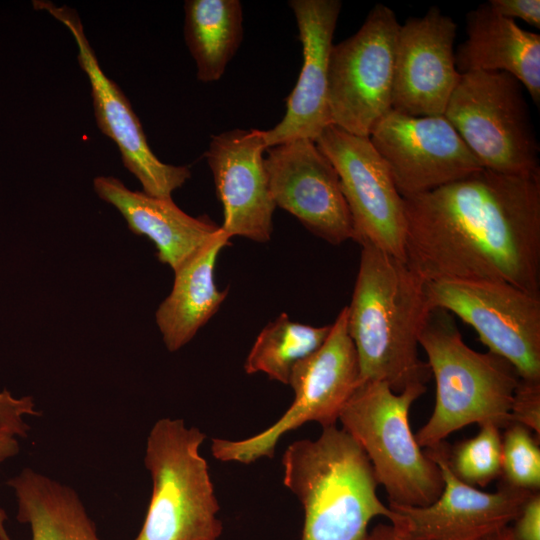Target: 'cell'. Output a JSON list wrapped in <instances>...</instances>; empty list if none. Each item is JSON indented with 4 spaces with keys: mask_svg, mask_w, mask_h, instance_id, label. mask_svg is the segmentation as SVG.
<instances>
[{
    "mask_svg": "<svg viewBox=\"0 0 540 540\" xmlns=\"http://www.w3.org/2000/svg\"><path fill=\"white\" fill-rule=\"evenodd\" d=\"M403 202L405 263L425 282L503 281L540 295V173L483 168Z\"/></svg>",
    "mask_w": 540,
    "mask_h": 540,
    "instance_id": "6da1fadb",
    "label": "cell"
},
{
    "mask_svg": "<svg viewBox=\"0 0 540 540\" xmlns=\"http://www.w3.org/2000/svg\"><path fill=\"white\" fill-rule=\"evenodd\" d=\"M426 282L408 265L370 245L361 246L347 328L359 384L383 382L395 393L431 377L419 357V335L431 311Z\"/></svg>",
    "mask_w": 540,
    "mask_h": 540,
    "instance_id": "7a4b0ae2",
    "label": "cell"
},
{
    "mask_svg": "<svg viewBox=\"0 0 540 540\" xmlns=\"http://www.w3.org/2000/svg\"><path fill=\"white\" fill-rule=\"evenodd\" d=\"M282 465L284 484L304 508L301 540H364L373 518L394 517L377 496L366 454L336 425L323 428L316 440L292 443Z\"/></svg>",
    "mask_w": 540,
    "mask_h": 540,
    "instance_id": "3957f363",
    "label": "cell"
},
{
    "mask_svg": "<svg viewBox=\"0 0 540 540\" xmlns=\"http://www.w3.org/2000/svg\"><path fill=\"white\" fill-rule=\"evenodd\" d=\"M436 382L429 420L415 435L421 448L444 442L470 424L510 425V408L520 376L514 366L490 351L481 353L463 340L450 312L433 308L419 335Z\"/></svg>",
    "mask_w": 540,
    "mask_h": 540,
    "instance_id": "277c9868",
    "label": "cell"
},
{
    "mask_svg": "<svg viewBox=\"0 0 540 540\" xmlns=\"http://www.w3.org/2000/svg\"><path fill=\"white\" fill-rule=\"evenodd\" d=\"M425 392L424 384L395 393L383 382L361 383L339 415L342 429L369 459L389 503L426 506L444 487L439 467L422 451L410 427L411 405Z\"/></svg>",
    "mask_w": 540,
    "mask_h": 540,
    "instance_id": "5b68a950",
    "label": "cell"
},
{
    "mask_svg": "<svg viewBox=\"0 0 540 540\" xmlns=\"http://www.w3.org/2000/svg\"><path fill=\"white\" fill-rule=\"evenodd\" d=\"M204 439L205 434L187 428L181 419L163 418L154 424L144 459L152 495L134 540L219 539V504L207 462L199 453Z\"/></svg>",
    "mask_w": 540,
    "mask_h": 540,
    "instance_id": "8992f818",
    "label": "cell"
},
{
    "mask_svg": "<svg viewBox=\"0 0 540 540\" xmlns=\"http://www.w3.org/2000/svg\"><path fill=\"white\" fill-rule=\"evenodd\" d=\"M522 84L503 71L461 74L443 116L484 169L540 173L539 143Z\"/></svg>",
    "mask_w": 540,
    "mask_h": 540,
    "instance_id": "52a82bcc",
    "label": "cell"
},
{
    "mask_svg": "<svg viewBox=\"0 0 540 540\" xmlns=\"http://www.w3.org/2000/svg\"><path fill=\"white\" fill-rule=\"evenodd\" d=\"M331 325L325 342L294 366L288 384L294 400L286 413L253 437L237 441L213 439L215 458L249 464L273 457L278 440L306 422H317L322 428L336 425L342 408L359 385V365L348 333L347 306Z\"/></svg>",
    "mask_w": 540,
    "mask_h": 540,
    "instance_id": "ba28073f",
    "label": "cell"
},
{
    "mask_svg": "<svg viewBox=\"0 0 540 540\" xmlns=\"http://www.w3.org/2000/svg\"><path fill=\"white\" fill-rule=\"evenodd\" d=\"M399 27L394 11L376 4L355 34L333 44L327 89L331 125L369 137L375 123L392 109Z\"/></svg>",
    "mask_w": 540,
    "mask_h": 540,
    "instance_id": "9c48e42d",
    "label": "cell"
},
{
    "mask_svg": "<svg viewBox=\"0 0 540 540\" xmlns=\"http://www.w3.org/2000/svg\"><path fill=\"white\" fill-rule=\"evenodd\" d=\"M425 289L431 309L455 314L521 379L540 381V295L491 280H440Z\"/></svg>",
    "mask_w": 540,
    "mask_h": 540,
    "instance_id": "30bf717a",
    "label": "cell"
},
{
    "mask_svg": "<svg viewBox=\"0 0 540 540\" xmlns=\"http://www.w3.org/2000/svg\"><path fill=\"white\" fill-rule=\"evenodd\" d=\"M315 143L338 174L352 219V240L405 262L403 197L369 137L329 125Z\"/></svg>",
    "mask_w": 540,
    "mask_h": 540,
    "instance_id": "8fae6325",
    "label": "cell"
},
{
    "mask_svg": "<svg viewBox=\"0 0 540 540\" xmlns=\"http://www.w3.org/2000/svg\"><path fill=\"white\" fill-rule=\"evenodd\" d=\"M369 139L402 197L436 189L483 169L443 115L413 117L391 109L375 123Z\"/></svg>",
    "mask_w": 540,
    "mask_h": 540,
    "instance_id": "7c38bea8",
    "label": "cell"
},
{
    "mask_svg": "<svg viewBox=\"0 0 540 540\" xmlns=\"http://www.w3.org/2000/svg\"><path fill=\"white\" fill-rule=\"evenodd\" d=\"M33 3L36 9L46 10L72 34L78 47L79 64L90 82L97 125L116 143L124 166L138 179L145 194L172 198L173 192L191 177L190 169L166 164L152 152L130 102L101 69L77 13L48 1Z\"/></svg>",
    "mask_w": 540,
    "mask_h": 540,
    "instance_id": "4fadbf2b",
    "label": "cell"
},
{
    "mask_svg": "<svg viewBox=\"0 0 540 540\" xmlns=\"http://www.w3.org/2000/svg\"><path fill=\"white\" fill-rule=\"evenodd\" d=\"M446 447L442 442L425 450L442 473L444 487L439 497L426 506L389 503L394 512L390 524L415 540H481L511 525L534 492L501 482L497 491L484 492L460 481L447 464Z\"/></svg>",
    "mask_w": 540,
    "mask_h": 540,
    "instance_id": "5bb4252c",
    "label": "cell"
},
{
    "mask_svg": "<svg viewBox=\"0 0 540 540\" xmlns=\"http://www.w3.org/2000/svg\"><path fill=\"white\" fill-rule=\"evenodd\" d=\"M266 152L275 205L332 245L353 239L352 219L338 174L316 143L297 139L269 147Z\"/></svg>",
    "mask_w": 540,
    "mask_h": 540,
    "instance_id": "9a60e30c",
    "label": "cell"
},
{
    "mask_svg": "<svg viewBox=\"0 0 540 540\" xmlns=\"http://www.w3.org/2000/svg\"><path fill=\"white\" fill-rule=\"evenodd\" d=\"M457 24L437 6L400 25L394 59L392 109L413 117L443 115L461 74L456 69Z\"/></svg>",
    "mask_w": 540,
    "mask_h": 540,
    "instance_id": "2e32d148",
    "label": "cell"
},
{
    "mask_svg": "<svg viewBox=\"0 0 540 540\" xmlns=\"http://www.w3.org/2000/svg\"><path fill=\"white\" fill-rule=\"evenodd\" d=\"M263 130L233 129L212 136L205 153L223 207L221 229L231 239L270 240L275 203L264 152Z\"/></svg>",
    "mask_w": 540,
    "mask_h": 540,
    "instance_id": "e0dca14e",
    "label": "cell"
},
{
    "mask_svg": "<svg viewBox=\"0 0 540 540\" xmlns=\"http://www.w3.org/2000/svg\"><path fill=\"white\" fill-rule=\"evenodd\" d=\"M302 44L303 62L295 87L287 98L286 113L269 130H263L269 147L297 139L316 141L329 125L327 101L328 63L336 24L342 7L339 0H292Z\"/></svg>",
    "mask_w": 540,
    "mask_h": 540,
    "instance_id": "ac0fdd59",
    "label": "cell"
},
{
    "mask_svg": "<svg viewBox=\"0 0 540 540\" xmlns=\"http://www.w3.org/2000/svg\"><path fill=\"white\" fill-rule=\"evenodd\" d=\"M93 187L99 198L120 212L131 232L153 242L158 260L173 271L220 228L208 217L187 214L172 198L133 191L112 176L96 177Z\"/></svg>",
    "mask_w": 540,
    "mask_h": 540,
    "instance_id": "d6986e66",
    "label": "cell"
},
{
    "mask_svg": "<svg viewBox=\"0 0 540 540\" xmlns=\"http://www.w3.org/2000/svg\"><path fill=\"white\" fill-rule=\"evenodd\" d=\"M467 39L455 51L460 74L503 71L514 76L540 103V35L500 16L488 3L466 14Z\"/></svg>",
    "mask_w": 540,
    "mask_h": 540,
    "instance_id": "ffe728a7",
    "label": "cell"
},
{
    "mask_svg": "<svg viewBox=\"0 0 540 540\" xmlns=\"http://www.w3.org/2000/svg\"><path fill=\"white\" fill-rule=\"evenodd\" d=\"M230 238L219 230L174 272L169 295L155 312V321L167 350L175 352L189 343L218 311L228 291L219 290L215 267Z\"/></svg>",
    "mask_w": 540,
    "mask_h": 540,
    "instance_id": "44dd1931",
    "label": "cell"
},
{
    "mask_svg": "<svg viewBox=\"0 0 540 540\" xmlns=\"http://www.w3.org/2000/svg\"><path fill=\"white\" fill-rule=\"evenodd\" d=\"M17 501V520L31 540H100L77 493L30 468L8 481Z\"/></svg>",
    "mask_w": 540,
    "mask_h": 540,
    "instance_id": "7402d4cb",
    "label": "cell"
},
{
    "mask_svg": "<svg viewBox=\"0 0 540 540\" xmlns=\"http://www.w3.org/2000/svg\"><path fill=\"white\" fill-rule=\"evenodd\" d=\"M186 45L197 78L219 80L243 38V15L239 0H188L184 4Z\"/></svg>",
    "mask_w": 540,
    "mask_h": 540,
    "instance_id": "603a6c76",
    "label": "cell"
},
{
    "mask_svg": "<svg viewBox=\"0 0 540 540\" xmlns=\"http://www.w3.org/2000/svg\"><path fill=\"white\" fill-rule=\"evenodd\" d=\"M331 326L292 321L287 313H281L257 336L246 358L245 372H262L272 380L289 384L294 366L325 342Z\"/></svg>",
    "mask_w": 540,
    "mask_h": 540,
    "instance_id": "cb8c5ba5",
    "label": "cell"
},
{
    "mask_svg": "<svg viewBox=\"0 0 540 540\" xmlns=\"http://www.w3.org/2000/svg\"><path fill=\"white\" fill-rule=\"evenodd\" d=\"M502 436L494 424L480 425L479 432L446 447V461L452 473L473 487H485L501 475Z\"/></svg>",
    "mask_w": 540,
    "mask_h": 540,
    "instance_id": "d4e9b609",
    "label": "cell"
},
{
    "mask_svg": "<svg viewBox=\"0 0 540 540\" xmlns=\"http://www.w3.org/2000/svg\"><path fill=\"white\" fill-rule=\"evenodd\" d=\"M504 429L501 483L530 492L539 491V439L529 428L518 423H512Z\"/></svg>",
    "mask_w": 540,
    "mask_h": 540,
    "instance_id": "484cf974",
    "label": "cell"
},
{
    "mask_svg": "<svg viewBox=\"0 0 540 540\" xmlns=\"http://www.w3.org/2000/svg\"><path fill=\"white\" fill-rule=\"evenodd\" d=\"M529 428L540 438V381L520 378L510 408V424Z\"/></svg>",
    "mask_w": 540,
    "mask_h": 540,
    "instance_id": "4316f807",
    "label": "cell"
},
{
    "mask_svg": "<svg viewBox=\"0 0 540 540\" xmlns=\"http://www.w3.org/2000/svg\"><path fill=\"white\" fill-rule=\"evenodd\" d=\"M37 414L35 403L31 397L17 398L8 390L0 392V427L15 436L25 438L29 431L25 416Z\"/></svg>",
    "mask_w": 540,
    "mask_h": 540,
    "instance_id": "83f0119b",
    "label": "cell"
},
{
    "mask_svg": "<svg viewBox=\"0 0 540 540\" xmlns=\"http://www.w3.org/2000/svg\"><path fill=\"white\" fill-rule=\"evenodd\" d=\"M515 540H540V493H532L510 525Z\"/></svg>",
    "mask_w": 540,
    "mask_h": 540,
    "instance_id": "f1b7e54d",
    "label": "cell"
},
{
    "mask_svg": "<svg viewBox=\"0 0 540 540\" xmlns=\"http://www.w3.org/2000/svg\"><path fill=\"white\" fill-rule=\"evenodd\" d=\"M491 9L500 16L513 19L520 18L535 28H540L539 0H490Z\"/></svg>",
    "mask_w": 540,
    "mask_h": 540,
    "instance_id": "f546056e",
    "label": "cell"
},
{
    "mask_svg": "<svg viewBox=\"0 0 540 540\" xmlns=\"http://www.w3.org/2000/svg\"><path fill=\"white\" fill-rule=\"evenodd\" d=\"M18 437L0 427V464L19 452Z\"/></svg>",
    "mask_w": 540,
    "mask_h": 540,
    "instance_id": "4dcf8cb0",
    "label": "cell"
},
{
    "mask_svg": "<svg viewBox=\"0 0 540 540\" xmlns=\"http://www.w3.org/2000/svg\"><path fill=\"white\" fill-rule=\"evenodd\" d=\"M364 540H415L400 534L392 524L378 523L368 531Z\"/></svg>",
    "mask_w": 540,
    "mask_h": 540,
    "instance_id": "1f68e13d",
    "label": "cell"
},
{
    "mask_svg": "<svg viewBox=\"0 0 540 540\" xmlns=\"http://www.w3.org/2000/svg\"><path fill=\"white\" fill-rule=\"evenodd\" d=\"M481 540H515V538L509 525L489 534Z\"/></svg>",
    "mask_w": 540,
    "mask_h": 540,
    "instance_id": "d6a6232c",
    "label": "cell"
}]
</instances>
